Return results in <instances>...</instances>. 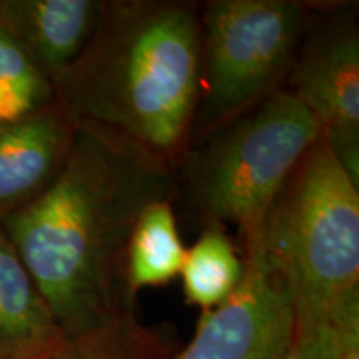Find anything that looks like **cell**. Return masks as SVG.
<instances>
[{
    "label": "cell",
    "instance_id": "9",
    "mask_svg": "<svg viewBox=\"0 0 359 359\" xmlns=\"http://www.w3.org/2000/svg\"><path fill=\"white\" fill-rule=\"evenodd\" d=\"M105 0H0V17L55 83L87 47Z\"/></svg>",
    "mask_w": 359,
    "mask_h": 359
},
{
    "label": "cell",
    "instance_id": "1",
    "mask_svg": "<svg viewBox=\"0 0 359 359\" xmlns=\"http://www.w3.org/2000/svg\"><path fill=\"white\" fill-rule=\"evenodd\" d=\"M175 173L114 135L77 128L52 185L0 219L70 344L127 339L147 330L135 314L125 257L143 210L173 200Z\"/></svg>",
    "mask_w": 359,
    "mask_h": 359
},
{
    "label": "cell",
    "instance_id": "13",
    "mask_svg": "<svg viewBox=\"0 0 359 359\" xmlns=\"http://www.w3.org/2000/svg\"><path fill=\"white\" fill-rule=\"evenodd\" d=\"M53 100V83L0 17V123L34 114Z\"/></svg>",
    "mask_w": 359,
    "mask_h": 359
},
{
    "label": "cell",
    "instance_id": "10",
    "mask_svg": "<svg viewBox=\"0 0 359 359\" xmlns=\"http://www.w3.org/2000/svg\"><path fill=\"white\" fill-rule=\"evenodd\" d=\"M72 353L74 346L0 230V359H67Z\"/></svg>",
    "mask_w": 359,
    "mask_h": 359
},
{
    "label": "cell",
    "instance_id": "6",
    "mask_svg": "<svg viewBox=\"0 0 359 359\" xmlns=\"http://www.w3.org/2000/svg\"><path fill=\"white\" fill-rule=\"evenodd\" d=\"M288 92L320 123L336 160L359 187V29L351 8L308 24Z\"/></svg>",
    "mask_w": 359,
    "mask_h": 359
},
{
    "label": "cell",
    "instance_id": "12",
    "mask_svg": "<svg viewBox=\"0 0 359 359\" xmlns=\"http://www.w3.org/2000/svg\"><path fill=\"white\" fill-rule=\"evenodd\" d=\"M241 273L243 262L223 228L206 226L187 250L180 271L187 303L203 311L217 308L235 291Z\"/></svg>",
    "mask_w": 359,
    "mask_h": 359
},
{
    "label": "cell",
    "instance_id": "5",
    "mask_svg": "<svg viewBox=\"0 0 359 359\" xmlns=\"http://www.w3.org/2000/svg\"><path fill=\"white\" fill-rule=\"evenodd\" d=\"M200 98L191 142L281 88L308 29L309 7L294 0H212L200 7Z\"/></svg>",
    "mask_w": 359,
    "mask_h": 359
},
{
    "label": "cell",
    "instance_id": "2",
    "mask_svg": "<svg viewBox=\"0 0 359 359\" xmlns=\"http://www.w3.org/2000/svg\"><path fill=\"white\" fill-rule=\"evenodd\" d=\"M200 75L198 4L109 0L53 92L75 128L114 135L177 172L191 142Z\"/></svg>",
    "mask_w": 359,
    "mask_h": 359
},
{
    "label": "cell",
    "instance_id": "11",
    "mask_svg": "<svg viewBox=\"0 0 359 359\" xmlns=\"http://www.w3.org/2000/svg\"><path fill=\"white\" fill-rule=\"evenodd\" d=\"M173 200L147 206L130 235L125 273L135 294L142 288L165 286L180 276L187 248L180 238Z\"/></svg>",
    "mask_w": 359,
    "mask_h": 359
},
{
    "label": "cell",
    "instance_id": "3",
    "mask_svg": "<svg viewBox=\"0 0 359 359\" xmlns=\"http://www.w3.org/2000/svg\"><path fill=\"white\" fill-rule=\"evenodd\" d=\"M246 246H257L285 278L296 323L327 321L339 302L359 290V187L323 135Z\"/></svg>",
    "mask_w": 359,
    "mask_h": 359
},
{
    "label": "cell",
    "instance_id": "4",
    "mask_svg": "<svg viewBox=\"0 0 359 359\" xmlns=\"http://www.w3.org/2000/svg\"><path fill=\"white\" fill-rule=\"evenodd\" d=\"M321 135L320 123L293 93L273 92L188 147L180 167L193 212L206 226H236L243 246L251 243Z\"/></svg>",
    "mask_w": 359,
    "mask_h": 359
},
{
    "label": "cell",
    "instance_id": "8",
    "mask_svg": "<svg viewBox=\"0 0 359 359\" xmlns=\"http://www.w3.org/2000/svg\"><path fill=\"white\" fill-rule=\"evenodd\" d=\"M77 128L53 100L0 123V219L39 198L64 168Z\"/></svg>",
    "mask_w": 359,
    "mask_h": 359
},
{
    "label": "cell",
    "instance_id": "15",
    "mask_svg": "<svg viewBox=\"0 0 359 359\" xmlns=\"http://www.w3.org/2000/svg\"><path fill=\"white\" fill-rule=\"evenodd\" d=\"M280 359H334L330 321L296 323L294 338Z\"/></svg>",
    "mask_w": 359,
    "mask_h": 359
},
{
    "label": "cell",
    "instance_id": "14",
    "mask_svg": "<svg viewBox=\"0 0 359 359\" xmlns=\"http://www.w3.org/2000/svg\"><path fill=\"white\" fill-rule=\"evenodd\" d=\"M334 359H359V290L339 302L330 318Z\"/></svg>",
    "mask_w": 359,
    "mask_h": 359
},
{
    "label": "cell",
    "instance_id": "7",
    "mask_svg": "<svg viewBox=\"0 0 359 359\" xmlns=\"http://www.w3.org/2000/svg\"><path fill=\"white\" fill-rule=\"evenodd\" d=\"M296 333L293 296L257 246H246L235 291L203 311L195 338L173 359H280Z\"/></svg>",
    "mask_w": 359,
    "mask_h": 359
}]
</instances>
